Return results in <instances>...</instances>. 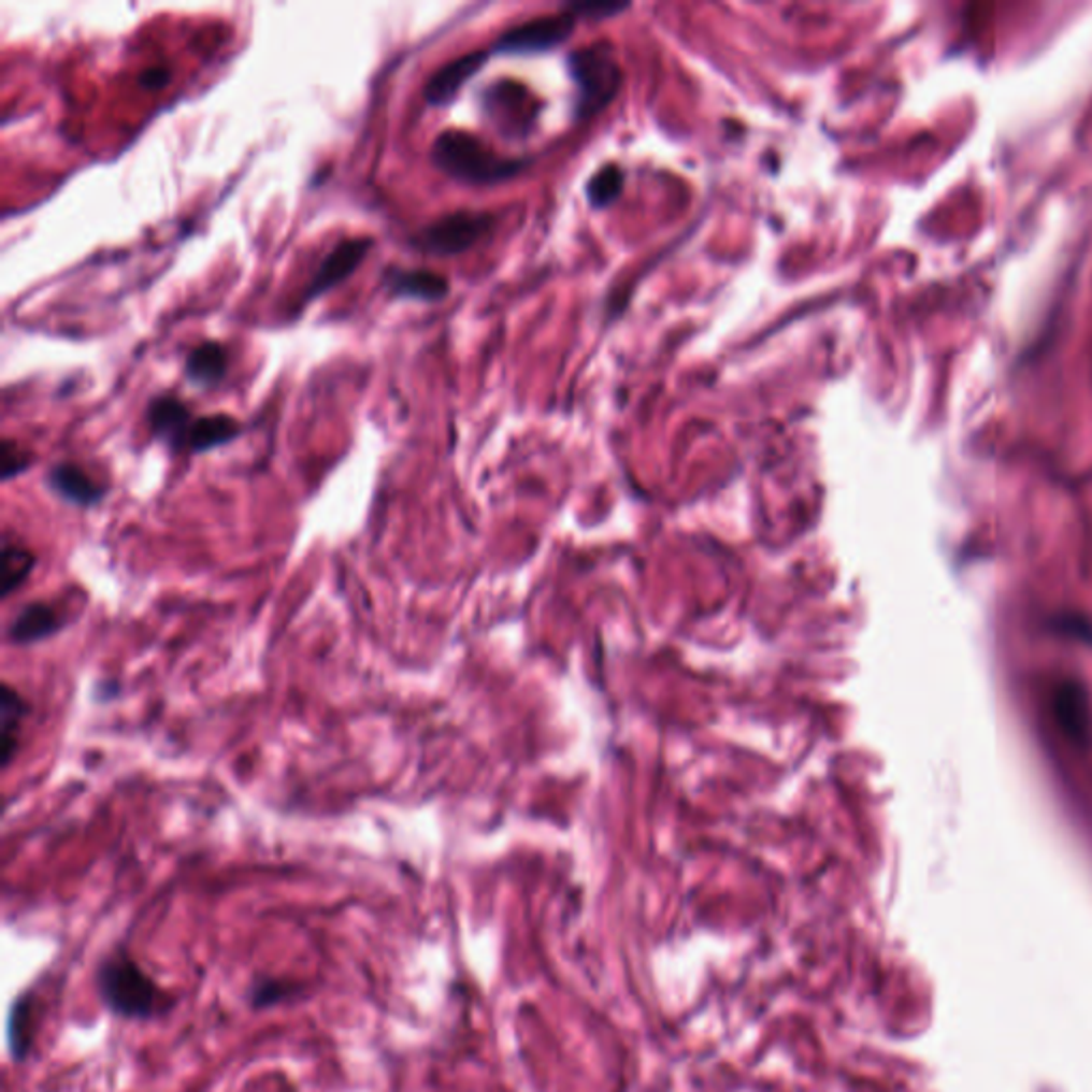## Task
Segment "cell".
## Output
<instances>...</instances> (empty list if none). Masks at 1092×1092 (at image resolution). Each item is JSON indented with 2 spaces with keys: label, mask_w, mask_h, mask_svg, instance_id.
Returning a JSON list of instances; mask_svg holds the SVG:
<instances>
[{
  "label": "cell",
  "mask_w": 1092,
  "mask_h": 1092,
  "mask_svg": "<svg viewBox=\"0 0 1092 1092\" xmlns=\"http://www.w3.org/2000/svg\"><path fill=\"white\" fill-rule=\"evenodd\" d=\"M623 9H626L623 4H604V2H593V4L583 2V4H574V6H570V11H572V13H585V15H589V13H600V17L610 15V13H617V11H623Z\"/></svg>",
  "instance_id": "obj_22"
},
{
  "label": "cell",
  "mask_w": 1092,
  "mask_h": 1092,
  "mask_svg": "<svg viewBox=\"0 0 1092 1092\" xmlns=\"http://www.w3.org/2000/svg\"><path fill=\"white\" fill-rule=\"evenodd\" d=\"M576 15L563 13V15H548L538 17L532 21H526L521 26L511 28L502 39L495 43V52L500 54H532V52H545L550 47L561 45L574 30Z\"/></svg>",
  "instance_id": "obj_5"
},
{
  "label": "cell",
  "mask_w": 1092,
  "mask_h": 1092,
  "mask_svg": "<svg viewBox=\"0 0 1092 1092\" xmlns=\"http://www.w3.org/2000/svg\"><path fill=\"white\" fill-rule=\"evenodd\" d=\"M1054 717L1061 728V732L1076 745V747H1091L1092 745V710L1091 698L1087 689L1078 681H1065L1059 685L1052 700Z\"/></svg>",
  "instance_id": "obj_7"
},
{
  "label": "cell",
  "mask_w": 1092,
  "mask_h": 1092,
  "mask_svg": "<svg viewBox=\"0 0 1092 1092\" xmlns=\"http://www.w3.org/2000/svg\"><path fill=\"white\" fill-rule=\"evenodd\" d=\"M47 485L64 502L75 506H95L105 498V489L75 463H56L47 474Z\"/></svg>",
  "instance_id": "obj_11"
},
{
  "label": "cell",
  "mask_w": 1092,
  "mask_h": 1092,
  "mask_svg": "<svg viewBox=\"0 0 1092 1092\" xmlns=\"http://www.w3.org/2000/svg\"><path fill=\"white\" fill-rule=\"evenodd\" d=\"M493 218L487 214L474 212H455L448 214L427 229L414 240V244L433 257H455L470 250L478 240L487 235Z\"/></svg>",
  "instance_id": "obj_4"
},
{
  "label": "cell",
  "mask_w": 1092,
  "mask_h": 1092,
  "mask_svg": "<svg viewBox=\"0 0 1092 1092\" xmlns=\"http://www.w3.org/2000/svg\"><path fill=\"white\" fill-rule=\"evenodd\" d=\"M95 990L103 1007L127 1022L158 1020L175 1007V996L125 946H116L101 956L95 966Z\"/></svg>",
  "instance_id": "obj_1"
},
{
  "label": "cell",
  "mask_w": 1092,
  "mask_h": 1092,
  "mask_svg": "<svg viewBox=\"0 0 1092 1092\" xmlns=\"http://www.w3.org/2000/svg\"><path fill=\"white\" fill-rule=\"evenodd\" d=\"M242 427L240 422L229 414H212L192 420V427L188 431L186 448L190 452H207L212 448L225 446L233 442L240 435Z\"/></svg>",
  "instance_id": "obj_16"
},
{
  "label": "cell",
  "mask_w": 1092,
  "mask_h": 1092,
  "mask_svg": "<svg viewBox=\"0 0 1092 1092\" xmlns=\"http://www.w3.org/2000/svg\"><path fill=\"white\" fill-rule=\"evenodd\" d=\"M621 186H623V173L619 171V167L608 164L591 177L587 192H589V199L595 207H604L621 195Z\"/></svg>",
  "instance_id": "obj_19"
},
{
  "label": "cell",
  "mask_w": 1092,
  "mask_h": 1092,
  "mask_svg": "<svg viewBox=\"0 0 1092 1092\" xmlns=\"http://www.w3.org/2000/svg\"><path fill=\"white\" fill-rule=\"evenodd\" d=\"M67 617L49 602L24 604L6 626V641L11 645H32L58 634Z\"/></svg>",
  "instance_id": "obj_8"
},
{
  "label": "cell",
  "mask_w": 1092,
  "mask_h": 1092,
  "mask_svg": "<svg viewBox=\"0 0 1092 1092\" xmlns=\"http://www.w3.org/2000/svg\"><path fill=\"white\" fill-rule=\"evenodd\" d=\"M169 80V73L164 69H149L141 75V84L145 88H162Z\"/></svg>",
  "instance_id": "obj_23"
},
{
  "label": "cell",
  "mask_w": 1092,
  "mask_h": 1092,
  "mask_svg": "<svg viewBox=\"0 0 1092 1092\" xmlns=\"http://www.w3.org/2000/svg\"><path fill=\"white\" fill-rule=\"evenodd\" d=\"M30 706L9 682L0 689V762L6 768L17 751V734Z\"/></svg>",
  "instance_id": "obj_15"
},
{
  "label": "cell",
  "mask_w": 1092,
  "mask_h": 1092,
  "mask_svg": "<svg viewBox=\"0 0 1092 1092\" xmlns=\"http://www.w3.org/2000/svg\"><path fill=\"white\" fill-rule=\"evenodd\" d=\"M229 370L227 350L216 342H205L197 346L186 361V378L197 387H214L218 385Z\"/></svg>",
  "instance_id": "obj_17"
},
{
  "label": "cell",
  "mask_w": 1092,
  "mask_h": 1092,
  "mask_svg": "<svg viewBox=\"0 0 1092 1092\" xmlns=\"http://www.w3.org/2000/svg\"><path fill=\"white\" fill-rule=\"evenodd\" d=\"M34 1003L37 994L32 990H24L17 994L9 1007L6 1016V1048L9 1057L15 1065H24L32 1054L34 1044Z\"/></svg>",
  "instance_id": "obj_12"
},
{
  "label": "cell",
  "mask_w": 1092,
  "mask_h": 1092,
  "mask_svg": "<svg viewBox=\"0 0 1092 1092\" xmlns=\"http://www.w3.org/2000/svg\"><path fill=\"white\" fill-rule=\"evenodd\" d=\"M485 60H487V52H472V54H465V56L444 64L425 84L427 103L433 107L448 105L457 97V92L463 88V84L480 71Z\"/></svg>",
  "instance_id": "obj_9"
},
{
  "label": "cell",
  "mask_w": 1092,
  "mask_h": 1092,
  "mask_svg": "<svg viewBox=\"0 0 1092 1092\" xmlns=\"http://www.w3.org/2000/svg\"><path fill=\"white\" fill-rule=\"evenodd\" d=\"M433 164L457 182L470 186H491L517 175L523 164L491 152L480 139L463 131H446L433 141Z\"/></svg>",
  "instance_id": "obj_2"
},
{
  "label": "cell",
  "mask_w": 1092,
  "mask_h": 1092,
  "mask_svg": "<svg viewBox=\"0 0 1092 1092\" xmlns=\"http://www.w3.org/2000/svg\"><path fill=\"white\" fill-rule=\"evenodd\" d=\"M385 279L387 290L398 299L433 303L448 294V279L429 270H393Z\"/></svg>",
  "instance_id": "obj_13"
},
{
  "label": "cell",
  "mask_w": 1092,
  "mask_h": 1092,
  "mask_svg": "<svg viewBox=\"0 0 1092 1092\" xmlns=\"http://www.w3.org/2000/svg\"><path fill=\"white\" fill-rule=\"evenodd\" d=\"M30 455L17 448L11 440L2 442V480H11L30 468Z\"/></svg>",
  "instance_id": "obj_20"
},
{
  "label": "cell",
  "mask_w": 1092,
  "mask_h": 1092,
  "mask_svg": "<svg viewBox=\"0 0 1092 1092\" xmlns=\"http://www.w3.org/2000/svg\"><path fill=\"white\" fill-rule=\"evenodd\" d=\"M570 71L578 86V116H593L604 110L621 84V69L608 43L574 52Z\"/></svg>",
  "instance_id": "obj_3"
},
{
  "label": "cell",
  "mask_w": 1092,
  "mask_h": 1092,
  "mask_svg": "<svg viewBox=\"0 0 1092 1092\" xmlns=\"http://www.w3.org/2000/svg\"><path fill=\"white\" fill-rule=\"evenodd\" d=\"M147 422L154 437L169 444L173 450L186 448L188 431L192 427L190 410L173 396H160L147 406Z\"/></svg>",
  "instance_id": "obj_10"
},
{
  "label": "cell",
  "mask_w": 1092,
  "mask_h": 1092,
  "mask_svg": "<svg viewBox=\"0 0 1092 1092\" xmlns=\"http://www.w3.org/2000/svg\"><path fill=\"white\" fill-rule=\"evenodd\" d=\"M34 563H37V557L30 548L4 536V541H2V598L4 600L28 580Z\"/></svg>",
  "instance_id": "obj_18"
},
{
  "label": "cell",
  "mask_w": 1092,
  "mask_h": 1092,
  "mask_svg": "<svg viewBox=\"0 0 1092 1092\" xmlns=\"http://www.w3.org/2000/svg\"><path fill=\"white\" fill-rule=\"evenodd\" d=\"M1054 626L1063 634L1092 645V621L1089 617H1082V615H1061L1059 619H1054Z\"/></svg>",
  "instance_id": "obj_21"
},
{
  "label": "cell",
  "mask_w": 1092,
  "mask_h": 1092,
  "mask_svg": "<svg viewBox=\"0 0 1092 1092\" xmlns=\"http://www.w3.org/2000/svg\"><path fill=\"white\" fill-rule=\"evenodd\" d=\"M305 994V986L297 979L284 975L259 973L250 979L246 988V1003L255 1011H268L279 1005H288L299 1001Z\"/></svg>",
  "instance_id": "obj_14"
},
{
  "label": "cell",
  "mask_w": 1092,
  "mask_h": 1092,
  "mask_svg": "<svg viewBox=\"0 0 1092 1092\" xmlns=\"http://www.w3.org/2000/svg\"><path fill=\"white\" fill-rule=\"evenodd\" d=\"M372 246H374L372 238H353V240L340 242L325 257V261L318 265L314 277L305 286V290H303V303L314 301L316 297L329 292L331 288L342 284L346 277H350V273L355 272L363 263V259L368 257Z\"/></svg>",
  "instance_id": "obj_6"
}]
</instances>
